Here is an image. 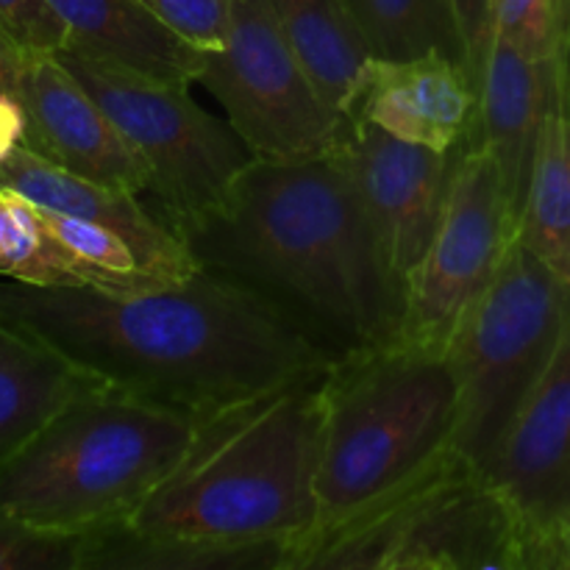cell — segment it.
I'll use <instances>...</instances> for the list:
<instances>
[{
    "label": "cell",
    "mask_w": 570,
    "mask_h": 570,
    "mask_svg": "<svg viewBox=\"0 0 570 570\" xmlns=\"http://www.w3.org/2000/svg\"><path fill=\"white\" fill-rule=\"evenodd\" d=\"M0 323L104 387L193 417L334 365L278 306L206 267L137 289L0 276Z\"/></svg>",
    "instance_id": "6da1fadb"
},
{
    "label": "cell",
    "mask_w": 570,
    "mask_h": 570,
    "mask_svg": "<svg viewBox=\"0 0 570 570\" xmlns=\"http://www.w3.org/2000/svg\"><path fill=\"white\" fill-rule=\"evenodd\" d=\"M178 234L195 265L256 289L334 362L401 340L404 289L337 150L254 159L220 206Z\"/></svg>",
    "instance_id": "7a4b0ae2"
},
{
    "label": "cell",
    "mask_w": 570,
    "mask_h": 570,
    "mask_svg": "<svg viewBox=\"0 0 570 570\" xmlns=\"http://www.w3.org/2000/svg\"><path fill=\"white\" fill-rule=\"evenodd\" d=\"M326 373L195 417L184 454L128 523L212 543H289L295 557L317 527Z\"/></svg>",
    "instance_id": "3957f363"
},
{
    "label": "cell",
    "mask_w": 570,
    "mask_h": 570,
    "mask_svg": "<svg viewBox=\"0 0 570 570\" xmlns=\"http://www.w3.org/2000/svg\"><path fill=\"white\" fill-rule=\"evenodd\" d=\"M456 410L454 367L443 351L395 340L334 362L323 384L309 538L382 504L454 454Z\"/></svg>",
    "instance_id": "277c9868"
},
{
    "label": "cell",
    "mask_w": 570,
    "mask_h": 570,
    "mask_svg": "<svg viewBox=\"0 0 570 570\" xmlns=\"http://www.w3.org/2000/svg\"><path fill=\"white\" fill-rule=\"evenodd\" d=\"M193 423L181 410L95 384L0 465V512L65 534L128 521L184 454Z\"/></svg>",
    "instance_id": "5b68a950"
},
{
    "label": "cell",
    "mask_w": 570,
    "mask_h": 570,
    "mask_svg": "<svg viewBox=\"0 0 570 570\" xmlns=\"http://www.w3.org/2000/svg\"><path fill=\"white\" fill-rule=\"evenodd\" d=\"M523 570L510 504L460 454L362 515L315 534L293 570Z\"/></svg>",
    "instance_id": "8992f818"
},
{
    "label": "cell",
    "mask_w": 570,
    "mask_h": 570,
    "mask_svg": "<svg viewBox=\"0 0 570 570\" xmlns=\"http://www.w3.org/2000/svg\"><path fill=\"white\" fill-rule=\"evenodd\" d=\"M568 315V284L515 239L449 345L460 399L454 451L482 473L554 360Z\"/></svg>",
    "instance_id": "52a82bcc"
},
{
    "label": "cell",
    "mask_w": 570,
    "mask_h": 570,
    "mask_svg": "<svg viewBox=\"0 0 570 570\" xmlns=\"http://www.w3.org/2000/svg\"><path fill=\"white\" fill-rule=\"evenodd\" d=\"M56 56L139 156L148 173L145 198L176 232L220 206L256 159L226 117L193 98V83L145 76L67 45Z\"/></svg>",
    "instance_id": "ba28073f"
},
{
    "label": "cell",
    "mask_w": 570,
    "mask_h": 570,
    "mask_svg": "<svg viewBox=\"0 0 570 570\" xmlns=\"http://www.w3.org/2000/svg\"><path fill=\"white\" fill-rule=\"evenodd\" d=\"M256 159L332 154L345 117L326 104L284 39L271 0H234L220 50L204 53L198 81Z\"/></svg>",
    "instance_id": "9c48e42d"
},
{
    "label": "cell",
    "mask_w": 570,
    "mask_h": 570,
    "mask_svg": "<svg viewBox=\"0 0 570 570\" xmlns=\"http://www.w3.org/2000/svg\"><path fill=\"white\" fill-rule=\"evenodd\" d=\"M512 243L515 215L501 170L473 131L454 150L443 217L406 284L401 340L449 354L456 328L493 282Z\"/></svg>",
    "instance_id": "30bf717a"
},
{
    "label": "cell",
    "mask_w": 570,
    "mask_h": 570,
    "mask_svg": "<svg viewBox=\"0 0 570 570\" xmlns=\"http://www.w3.org/2000/svg\"><path fill=\"white\" fill-rule=\"evenodd\" d=\"M484 476L523 534V570H549L570 523V315L560 348L507 429Z\"/></svg>",
    "instance_id": "8fae6325"
},
{
    "label": "cell",
    "mask_w": 570,
    "mask_h": 570,
    "mask_svg": "<svg viewBox=\"0 0 570 570\" xmlns=\"http://www.w3.org/2000/svg\"><path fill=\"white\" fill-rule=\"evenodd\" d=\"M334 150L354 178L384 265L406 295L443 217L454 150L404 142L354 115L345 117Z\"/></svg>",
    "instance_id": "7c38bea8"
},
{
    "label": "cell",
    "mask_w": 570,
    "mask_h": 570,
    "mask_svg": "<svg viewBox=\"0 0 570 570\" xmlns=\"http://www.w3.org/2000/svg\"><path fill=\"white\" fill-rule=\"evenodd\" d=\"M20 100L28 117L26 148L89 181L148 195L139 156L59 56L26 53Z\"/></svg>",
    "instance_id": "4fadbf2b"
},
{
    "label": "cell",
    "mask_w": 570,
    "mask_h": 570,
    "mask_svg": "<svg viewBox=\"0 0 570 570\" xmlns=\"http://www.w3.org/2000/svg\"><path fill=\"white\" fill-rule=\"evenodd\" d=\"M348 115L404 142L451 154L476 131L479 87L468 67L445 53L373 59Z\"/></svg>",
    "instance_id": "5bb4252c"
},
{
    "label": "cell",
    "mask_w": 570,
    "mask_h": 570,
    "mask_svg": "<svg viewBox=\"0 0 570 570\" xmlns=\"http://www.w3.org/2000/svg\"><path fill=\"white\" fill-rule=\"evenodd\" d=\"M0 189L22 195L39 209L115 228L131 243L145 271L156 278L173 282L198 271L181 234L159 212L150 209L145 198L76 176L26 145L0 165Z\"/></svg>",
    "instance_id": "9a60e30c"
},
{
    "label": "cell",
    "mask_w": 570,
    "mask_h": 570,
    "mask_svg": "<svg viewBox=\"0 0 570 570\" xmlns=\"http://www.w3.org/2000/svg\"><path fill=\"white\" fill-rule=\"evenodd\" d=\"M557 65L560 56L554 61H534L515 45L493 37L479 78L476 137L499 165L515 232L554 92Z\"/></svg>",
    "instance_id": "2e32d148"
},
{
    "label": "cell",
    "mask_w": 570,
    "mask_h": 570,
    "mask_svg": "<svg viewBox=\"0 0 570 570\" xmlns=\"http://www.w3.org/2000/svg\"><path fill=\"white\" fill-rule=\"evenodd\" d=\"M67 28V48L167 78L198 81L204 53L184 42L142 0H48Z\"/></svg>",
    "instance_id": "e0dca14e"
},
{
    "label": "cell",
    "mask_w": 570,
    "mask_h": 570,
    "mask_svg": "<svg viewBox=\"0 0 570 570\" xmlns=\"http://www.w3.org/2000/svg\"><path fill=\"white\" fill-rule=\"evenodd\" d=\"M271 9L317 92L348 115L376 59L348 0H271Z\"/></svg>",
    "instance_id": "ac0fdd59"
},
{
    "label": "cell",
    "mask_w": 570,
    "mask_h": 570,
    "mask_svg": "<svg viewBox=\"0 0 570 570\" xmlns=\"http://www.w3.org/2000/svg\"><path fill=\"white\" fill-rule=\"evenodd\" d=\"M570 50V48H568ZM560 56L515 239L570 287V70Z\"/></svg>",
    "instance_id": "d6986e66"
},
{
    "label": "cell",
    "mask_w": 570,
    "mask_h": 570,
    "mask_svg": "<svg viewBox=\"0 0 570 570\" xmlns=\"http://www.w3.org/2000/svg\"><path fill=\"white\" fill-rule=\"evenodd\" d=\"M81 570H273L289 568V543H212L142 532L128 521L81 534Z\"/></svg>",
    "instance_id": "ffe728a7"
},
{
    "label": "cell",
    "mask_w": 570,
    "mask_h": 570,
    "mask_svg": "<svg viewBox=\"0 0 570 570\" xmlns=\"http://www.w3.org/2000/svg\"><path fill=\"white\" fill-rule=\"evenodd\" d=\"M95 384L48 345L0 323V465Z\"/></svg>",
    "instance_id": "44dd1931"
},
{
    "label": "cell",
    "mask_w": 570,
    "mask_h": 570,
    "mask_svg": "<svg viewBox=\"0 0 570 570\" xmlns=\"http://www.w3.org/2000/svg\"><path fill=\"white\" fill-rule=\"evenodd\" d=\"M348 3L376 59L401 61L445 53L468 67L449 0H348Z\"/></svg>",
    "instance_id": "7402d4cb"
},
{
    "label": "cell",
    "mask_w": 570,
    "mask_h": 570,
    "mask_svg": "<svg viewBox=\"0 0 570 570\" xmlns=\"http://www.w3.org/2000/svg\"><path fill=\"white\" fill-rule=\"evenodd\" d=\"M39 209V206H37ZM45 226L50 228L56 239L81 262L92 276L95 287L106 289H137L148 284H161L165 278H156L145 271L137 250L131 248L122 234L115 228H106L100 223L81 220V217L59 215V212L39 209Z\"/></svg>",
    "instance_id": "603a6c76"
},
{
    "label": "cell",
    "mask_w": 570,
    "mask_h": 570,
    "mask_svg": "<svg viewBox=\"0 0 570 570\" xmlns=\"http://www.w3.org/2000/svg\"><path fill=\"white\" fill-rule=\"evenodd\" d=\"M493 37L534 61H554L570 48V0H490Z\"/></svg>",
    "instance_id": "cb8c5ba5"
},
{
    "label": "cell",
    "mask_w": 570,
    "mask_h": 570,
    "mask_svg": "<svg viewBox=\"0 0 570 570\" xmlns=\"http://www.w3.org/2000/svg\"><path fill=\"white\" fill-rule=\"evenodd\" d=\"M81 534L48 532L0 512V570H81Z\"/></svg>",
    "instance_id": "d4e9b609"
},
{
    "label": "cell",
    "mask_w": 570,
    "mask_h": 570,
    "mask_svg": "<svg viewBox=\"0 0 570 570\" xmlns=\"http://www.w3.org/2000/svg\"><path fill=\"white\" fill-rule=\"evenodd\" d=\"M142 3L200 53L220 50L226 42L234 0H142Z\"/></svg>",
    "instance_id": "484cf974"
},
{
    "label": "cell",
    "mask_w": 570,
    "mask_h": 570,
    "mask_svg": "<svg viewBox=\"0 0 570 570\" xmlns=\"http://www.w3.org/2000/svg\"><path fill=\"white\" fill-rule=\"evenodd\" d=\"M0 31L22 53H56L67 45V28L48 0H0Z\"/></svg>",
    "instance_id": "4316f807"
},
{
    "label": "cell",
    "mask_w": 570,
    "mask_h": 570,
    "mask_svg": "<svg viewBox=\"0 0 570 570\" xmlns=\"http://www.w3.org/2000/svg\"><path fill=\"white\" fill-rule=\"evenodd\" d=\"M454 11L456 31H460L462 48H465L468 70L479 87L484 59H488L490 42H493V20H490V0H449Z\"/></svg>",
    "instance_id": "83f0119b"
},
{
    "label": "cell",
    "mask_w": 570,
    "mask_h": 570,
    "mask_svg": "<svg viewBox=\"0 0 570 570\" xmlns=\"http://www.w3.org/2000/svg\"><path fill=\"white\" fill-rule=\"evenodd\" d=\"M26 226V198L9 189H0V276L9 267Z\"/></svg>",
    "instance_id": "f1b7e54d"
},
{
    "label": "cell",
    "mask_w": 570,
    "mask_h": 570,
    "mask_svg": "<svg viewBox=\"0 0 570 570\" xmlns=\"http://www.w3.org/2000/svg\"><path fill=\"white\" fill-rule=\"evenodd\" d=\"M26 106L14 95H0V165L26 142Z\"/></svg>",
    "instance_id": "f546056e"
},
{
    "label": "cell",
    "mask_w": 570,
    "mask_h": 570,
    "mask_svg": "<svg viewBox=\"0 0 570 570\" xmlns=\"http://www.w3.org/2000/svg\"><path fill=\"white\" fill-rule=\"evenodd\" d=\"M22 65H26V53L0 31V95L20 98Z\"/></svg>",
    "instance_id": "4dcf8cb0"
},
{
    "label": "cell",
    "mask_w": 570,
    "mask_h": 570,
    "mask_svg": "<svg viewBox=\"0 0 570 570\" xmlns=\"http://www.w3.org/2000/svg\"><path fill=\"white\" fill-rule=\"evenodd\" d=\"M549 570H570V523L562 529V534L557 538L554 551H551Z\"/></svg>",
    "instance_id": "1f68e13d"
},
{
    "label": "cell",
    "mask_w": 570,
    "mask_h": 570,
    "mask_svg": "<svg viewBox=\"0 0 570 570\" xmlns=\"http://www.w3.org/2000/svg\"><path fill=\"white\" fill-rule=\"evenodd\" d=\"M568 70H570V50H568Z\"/></svg>",
    "instance_id": "d6a6232c"
}]
</instances>
